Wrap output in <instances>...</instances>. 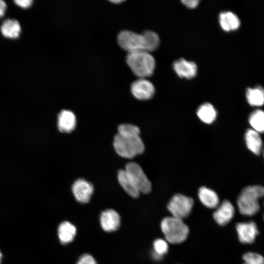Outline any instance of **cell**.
I'll use <instances>...</instances> for the list:
<instances>
[{"instance_id":"7402d4cb","label":"cell","mask_w":264,"mask_h":264,"mask_svg":"<svg viewBox=\"0 0 264 264\" xmlns=\"http://www.w3.org/2000/svg\"><path fill=\"white\" fill-rule=\"evenodd\" d=\"M197 115L203 122L211 124L217 117V111L215 108L210 103H205L200 105L198 109Z\"/></svg>"},{"instance_id":"1f68e13d","label":"cell","mask_w":264,"mask_h":264,"mask_svg":"<svg viewBox=\"0 0 264 264\" xmlns=\"http://www.w3.org/2000/svg\"><path fill=\"white\" fill-rule=\"evenodd\" d=\"M110 1L115 3H119L124 1V0H110Z\"/></svg>"},{"instance_id":"d6986e66","label":"cell","mask_w":264,"mask_h":264,"mask_svg":"<svg viewBox=\"0 0 264 264\" xmlns=\"http://www.w3.org/2000/svg\"><path fill=\"white\" fill-rule=\"evenodd\" d=\"M245 95L246 100L251 106L260 107L264 104V88L263 86L258 85L247 88Z\"/></svg>"},{"instance_id":"9c48e42d","label":"cell","mask_w":264,"mask_h":264,"mask_svg":"<svg viewBox=\"0 0 264 264\" xmlns=\"http://www.w3.org/2000/svg\"><path fill=\"white\" fill-rule=\"evenodd\" d=\"M132 95L139 100H148L154 94L153 84L145 78H139L134 81L131 87Z\"/></svg>"},{"instance_id":"d6a6232c","label":"cell","mask_w":264,"mask_h":264,"mask_svg":"<svg viewBox=\"0 0 264 264\" xmlns=\"http://www.w3.org/2000/svg\"><path fill=\"white\" fill-rule=\"evenodd\" d=\"M2 257V253H1V252L0 251V264L1 261Z\"/></svg>"},{"instance_id":"e575fe53","label":"cell","mask_w":264,"mask_h":264,"mask_svg":"<svg viewBox=\"0 0 264 264\" xmlns=\"http://www.w3.org/2000/svg\"><path fill=\"white\" fill-rule=\"evenodd\" d=\"M263 218H264V216H263Z\"/></svg>"},{"instance_id":"4dcf8cb0","label":"cell","mask_w":264,"mask_h":264,"mask_svg":"<svg viewBox=\"0 0 264 264\" xmlns=\"http://www.w3.org/2000/svg\"><path fill=\"white\" fill-rule=\"evenodd\" d=\"M6 8V4L3 0H0V18L2 17Z\"/></svg>"},{"instance_id":"836d02e7","label":"cell","mask_w":264,"mask_h":264,"mask_svg":"<svg viewBox=\"0 0 264 264\" xmlns=\"http://www.w3.org/2000/svg\"><path fill=\"white\" fill-rule=\"evenodd\" d=\"M263 156H264V150L263 151Z\"/></svg>"},{"instance_id":"3957f363","label":"cell","mask_w":264,"mask_h":264,"mask_svg":"<svg viewBox=\"0 0 264 264\" xmlns=\"http://www.w3.org/2000/svg\"><path fill=\"white\" fill-rule=\"evenodd\" d=\"M113 147L121 157L132 158L143 153L144 144L139 135H121L117 133L114 137Z\"/></svg>"},{"instance_id":"52a82bcc","label":"cell","mask_w":264,"mask_h":264,"mask_svg":"<svg viewBox=\"0 0 264 264\" xmlns=\"http://www.w3.org/2000/svg\"><path fill=\"white\" fill-rule=\"evenodd\" d=\"M125 170L131 176L140 193L147 194L151 191V183L138 164L129 162L126 165Z\"/></svg>"},{"instance_id":"603a6c76","label":"cell","mask_w":264,"mask_h":264,"mask_svg":"<svg viewBox=\"0 0 264 264\" xmlns=\"http://www.w3.org/2000/svg\"><path fill=\"white\" fill-rule=\"evenodd\" d=\"M248 122L252 129L259 133H264V110L259 109L253 110L248 117Z\"/></svg>"},{"instance_id":"e0dca14e","label":"cell","mask_w":264,"mask_h":264,"mask_svg":"<svg viewBox=\"0 0 264 264\" xmlns=\"http://www.w3.org/2000/svg\"><path fill=\"white\" fill-rule=\"evenodd\" d=\"M198 197L201 202L206 207L215 208L219 204V198L217 193L206 187L199 188Z\"/></svg>"},{"instance_id":"5b68a950","label":"cell","mask_w":264,"mask_h":264,"mask_svg":"<svg viewBox=\"0 0 264 264\" xmlns=\"http://www.w3.org/2000/svg\"><path fill=\"white\" fill-rule=\"evenodd\" d=\"M194 205L193 199L180 194L175 195L167 204V209L172 216L183 220L190 214Z\"/></svg>"},{"instance_id":"30bf717a","label":"cell","mask_w":264,"mask_h":264,"mask_svg":"<svg viewBox=\"0 0 264 264\" xmlns=\"http://www.w3.org/2000/svg\"><path fill=\"white\" fill-rule=\"evenodd\" d=\"M236 229L239 239L243 243H253L259 234L257 224L253 221L238 223Z\"/></svg>"},{"instance_id":"44dd1931","label":"cell","mask_w":264,"mask_h":264,"mask_svg":"<svg viewBox=\"0 0 264 264\" xmlns=\"http://www.w3.org/2000/svg\"><path fill=\"white\" fill-rule=\"evenodd\" d=\"M2 35L6 38H17L21 32V26L19 22L14 19H6L1 26Z\"/></svg>"},{"instance_id":"7a4b0ae2","label":"cell","mask_w":264,"mask_h":264,"mask_svg":"<svg viewBox=\"0 0 264 264\" xmlns=\"http://www.w3.org/2000/svg\"><path fill=\"white\" fill-rule=\"evenodd\" d=\"M126 62L133 73L139 78L152 75L155 66L154 58L144 50L128 52Z\"/></svg>"},{"instance_id":"7c38bea8","label":"cell","mask_w":264,"mask_h":264,"mask_svg":"<svg viewBox=\"0 0 264 264\" xmlns=\"http://www.w3.org/2000/svg\"><path fill=\"white\" fill-rule=\"evenodd\" d=\"M100 221L102 228L107 232L114 231L120 225V217L113 209H107L101 214Z\"/></svg>"},{"instance_id":"484cf974","label":"cell","mask_w":264,"mask_h":264,"mask_svg":"<svg viewBox=\"0 0 264 264\" xmlns=\"http://www.w3.org/2000/svg\"><path fill=\"white\" fill-rule=\"evenodd\" d=\"M118 133L121 135H140V130L135 125L122 124L118 127Z\"/></svg>"},{"instance_id":"9a60e30c","label":"cell","mask_w":264,"mask_h":264,"mask_svg":"<svg viewBox=\"0 0 264 264\" xmlns=\"http://www.w3.org/2000/svg\"><path fill=\"white\" fill-rule=\"evenodd\" d=\"M247 148L254 154L259 155L263 150V141L260 133L252 129H248L244 135Z\"/></svg>"},{"instance_id":"f546056e","label":"cell","mask_w":264,"mask_h":264,"mask_svg":"<svg viewBox=\"0 0 264 264\" xmlns=\"http://www.w3.org/2000/svg\"><path fill=\"white\" fill-rule=\"evenodd\" d=\"M199 1L197 0H182V2L187 8H195L198 4Z\"/></svg>"},{"instance_id":"277c9868","label":"cell","mask_w":264,"mask_h":264,"mask_svg":"<svg viewBox=\"0 0 264 264\" xmlns=\"http://www.w3.org/2000/svg\"><path fill=\"white\" fill-rule=\"evenodd\" d=\"M161 229L166 241L172 244L184 242L189 234V228L182 220L173 216L164 218L161 222Z\"/></svg>"},{"instance_id":"8fae6325","label":"cell","mask_w":264,"mask_h":264,"mask_svg":"<svg viewBox=\"0 0 264 264\" xmlns=\"http://www.w3.org/2000/svg\"><path fill=\"white\" fill-rule=\"evenodd\" d=\"M235 209L232 203L228 200L219 204L213 213L215 220L220 225L227 224L233 218Z\"/></svg>"},{"instance_id":"6da1fadb","label":"cell","mask_w":264,"mask_h":264,"mask_svg":"<svg viewBox=\"0 0 264 264\" xmlns=\"http://www.w3.org/2000/svg\"><path fill=\"white\" fill-rule=\"evenodd\" d=\"M263 197H264V187L263 186L253 185L244 187L237 201L240 212L245 216L255 215L260 208L259 199Z\"/></svg>"},{"instance_id":"5bb4252c","label":"cell","mask_w":264,"mask_h":264,"mask_svg":"<svg viewBox=\"0 0 264 264\" xmlns=\"http://www.w3.org/2000/svg\"><path fill=\"white\" fill-rule=\"evenodd\" d=\"M76 125V116L71 110H63L58 114L57 126L61 132H70L75 129Z\"/></svg>"},{"instance_id":"ac0fdd59","label":"cell","mask_w":264,"mask_h":264,"mask_svg":"<svg viewBox=\"0 0 264 264\" xmlns=\"http://www.w3.org/2000/svg\"><path fill=\"white\" fill-rule=\"evenodd\" d=\"M219 22L221 27L226 31L236 30L241 24L239 17L231 11L221 12L220 14Z\"/></svg>"},{"instance_id":"ba28073f","label":"cell","mask_w":264,"mask_h":264,"mask_svg":"<svg viewBox=\"0 0 264 264\" xmlns=\"http://www.w3.org/2000/svg\"><path fill=\"white\" fill-rule=\"evenodd\" d=\"M93 191L92 183L83 178L76 180L72 186V191L75 199L81 203L89 202Z\"/></svg>"},{"instance_id":"d4e9b609","label":"cell","mask_w":264,"mask_h":264,"mask_svg":"<svg viewBox=\"0 0 264 264\" xmlns=\"http://www.w3.org/2000/svg\"><path fill=\"white\" fill-rule=\"evenodd\" d=\"M168 250L167 242L162 239H157L153 242L152 257L156 261L160 260Z\"/></svg>"},{"instance_id":"83f0119b","label":"cell","mask_w":264,"mask_h":264,"mask_svg":"<svg viewBox=\"0 0 264 264\" xmlns=\"http://www.w3.org/2000/svg\"><path fill=\"white\" fill-rule=\"evenodd\" d=\"M77 264H97L94 258L90 255L85 254L82 255Z\"/></svg>"},{"instance_id":"cb8c5ba5","label":"cell","mask_w":264,"mask_h":264,"mask_svg":"<svg viewBox=\"0 0 264 264\" xmlns=\"http://www.w3.org/2000/svg\"><path fill=\"white\" fill-rule=\"evenodd\" d=\"M145 40V51L148 52L154 51L160 43L158 35L152 31H145L142 33Z\"/></svg>"},{"instance_id":"4fadbf2b","label":"cell","mask_w":264,"mask_h":264,"mask_svg":"<svg viewBox=\"0 0 264 264\" xmlns=\"http://www.w3.org/2000/svg\"><path fill=\"white\" fill-rule=\"evenodd\" d=\"M173 69L177 75L182 78L191 79L197 74V66L192 61L180 59L173 64Z\"/></svg>"},{"instance_id":"ffe728a7","label":"cell","mask_w":264,"mask_h":264,"mask_svg":"<svg viewBox=\"0 0 264 264\" xmlns=\"http://www.w3.org/2000/svg\"><path fill=\"white\" fill-rule=\"evenodd\" d=\"M76 229L68 221H64L59 226L58 235L61 242L66 244L72 242L76 235Z\"/></svg>"},{"instance_id":"8992f818","label":"cell","mask_w":264,"mask_h":264,"mask_svg":"<svg viewBox=\"0 0 264 264\" xmlns=\"http://www.w3.org/2000/svg\"><path fill=\"white\" fill-rule=\"evenodd\" d=\"M117 40L119 45L128 52L145 51V40L142 34L123 30L119 33Z\"/></svg>"},{"instance_id":"f1b7e54d","label":"cell","mask_w":264,"mask_h":264,"mask_svg":"<svg viewBox=\"0 0 264 264\" xmlns=\"http://www.w3.org/2000/svg\"><path fill=\"white\" fill-rule=\"evenodd\" d=\"M14 2L17 5L23 8H29L32 3V0H16Z\"/></svg>"},{"instance_id":"4316f807","label":"cell","mask_w":264,"mask_h":264,"mask_svg":"<svg viewBox=\"0 0 264 264\" xmlns=\"http://www.w3.org/2000/svg\"><path fill=\"white\" fill-rule=\"evenodd\" d=\"M243 264H264V258L255 252H247L242 256Z\"/></svg>"},{"instance_id":"2e32d148","label":"cell","mask_w":264,"mask_h":264,"mask_svg":"<svg viewBox=\"0 0 264 264\" xmlns=\"http://www.w3.org/2000/svg\"><path fill=\"white\" fill-rule=\"evenodd\" d=\"M117 177L120 185L129 196L135 198L139 196V191L130 175L125 170H120L118 172Z\"/></svg>"}]
</instances>
